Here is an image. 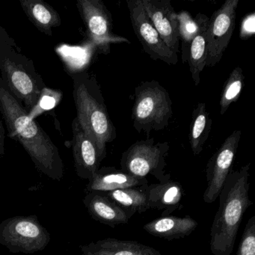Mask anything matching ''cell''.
Returning a JSON list of instances; mask_svg holds the SVG:
<instances>
[{"label":"cell","mask_w":255,"mask_h":255,"mask_svg":"<svg viewBox=\"0 0 255 255\" xmlns=\"http://www.w3.org/2000/svg\"><path fill=\"white\" fill-rule=\"evenodd\" d=\"M169 148L168 142H156L153 138L136 141L122 153L121 169L135 177L152 175L159 182L168 181L171 174L165 169Z\"/></svg>","instance_id":"obj_6"},{"label":"cell","mask_w":255,"mask_h":255,"mask_svg":"<svg viewBox=\"0 0 255 255\" xmlns=\"http://www.w3.org/2000/svg\"><path fill=\"white\" fill-rule=\"evenodd\" d=\"M245 86V76L240 67H236L225 82L219 101L220 114L223 116L233 103L241 95Z\"/></svg>","instance_id":"obj_23"},{"label":"cell","mask_w":255,"mask_h":255,"mask_svg":"<svg viewBox=\"0 0 255 255\" xmlns=\"http://www.w3.org/2000/svg\"><path fill=\"white\" fill-rule=\"evenodd\" d=\"M77 7L88 37L100 52L107 55L111 44L130 43L113 33V17L101 0H77Z\"/></svg>","instance_id":"obj_8"},{"label":"cell","mask_w":255,"mask_h":255,"mask_svg":"<svg viewBox=\"0 0 255 255\" xmlns=\"http://www.w3.org/2000/svg\"><path fill=\"white\" fill-rule=\"evenodd\" d=\"M5 129L0 119V158L5 155Z\"/></svg>","instance_id":"obj_27"},{"label":"cell","mask_w":255,"mask_h":255,"mask_svg":"<svg viewBox=\"0 0 255 255\" xmlns=\"http://www.w3.org/2000/svg\"><path fill=\"white\" fill-rule=\"evenodd\" d=\"M255 14L252 13L243 18L240 27V38L241 39H247L249 37L253 36L255 32Z\"/></svg>","instance_id":"obj_26"},{"label":"cell","mask_w":255,"mask_h":255,"mask_svg":"<svg viewBox=\"0 0 255 255\" xmlns=\"http://www.w3.org/2000/svg\"><path fill=\"white\" fill-rule=\"evenodd\" d=\"M71 76L77 110L76 118L95 141L103 161L107 156V144L116 139L117 132L109 115L101 87L95 76L88 71H79Z\"/></svg>","instance_id":"obj_3"},{"label":"cell","mask_w":255,"mask_h":255,"mask_svg":"<svg viewBox=\"0 0 255 255\" xmlns=\"http://www.w3.org/2000/svg\"><path fill=\"white\" fill-rule=\"evenodd\" d=\"M0 112L8 129V137L23 146L40 172L60 181L64 176V164L59 149L45 131L26 113L1 77Z\"/></svg>","instance_id":"obj_1"},{"label":"cell","mask_w":255,"mask_h":255,"mask_svg":"<svg viewBox=\"0 0 255 255\" xmlns=\"http://www.w3.org/2000/svg\"><path fill=\"white\" fill-rule=\"evenodd\" d=\"M198 223L190 216L177 217L161 216L145 224L143 229L150 235L164 240H174L185 238L195 231Z\"/></svg>","instance_id":"obj_17"},{"label":"cell","mask_w":255,"mask_h":255,"mask_svg":"<svg viewBox=\"0 0 255 255\" xmlns=\"http://www.w3.org/2000/svg\"><path fill=\"white\" fill-rule=\"evenodd\" d=\"M1 79L30 116L45 89L32 59L22 53L14 38L0 25Z\"/></svg>","instance_id":"obj_4"},{"label":"cell","mask_w":255,"mask_h":255,"mask_svg":"<svg viewBox=\"0 0 255 255\" xmlns=\"http://www.w3.org/2000/svg\"><path fill=\"white\" fill-rule=\"evenodd\" d=\"M238 4L239 0H227L209 18L206 66H215L222 59L234 33Z\"/></svg>","instance_id":"obj_10"},{"label":"cell","mask_w":255,"mask_h":255,"mask_svg":"<svg viewBox=\"0 0 255 255\" xmlns=\"http://www.w3.org/2000/svg\"><path fill=\"white\" fill-rule=\"evenodd\" d=\"M20 5L34 26L48 36L53 35L52 29L61 25L57 11L42 0H20Z\"/></svg>","instance_id":"obj_20"},{"label":"cell","mask_w":255,"mask_h":255,"mask_svg":"<svg viewBox=\"0 0 255 255\" xmlns=\"http://www.w3.org/2000/svg\"><path fill=\"white\" fill-rule=\"evenodd\" d=\"M73 156L77 175L90 180L100 168L101 161L95 141L80 126L77 118L72 123Z\"/></svg>","instance_id":"obj_13"},{"label":"cell","mask_w":255,"mask_h":255,"mask_svg":"<svg viewBox=\"0 0 255 255\" xmlns=\"http://www.w3.org/2000/svg\"><path fill=\"white\" fill-rule=\"evenodd\" d=\"M241 135V131H234L209 159L206 168L207 187L203 197L207 204H212L219 198L225 180L231 172Z\"/></svg>","instance_id":"obj_11"},{"label":"cell","mask_w":255,"mask_h":255,"mask_svg":"<svg viewBox=\"0 0 255 255\" xmlns=\"http://www.w3.org/2000/svg\"><path fill=\"white\" fill-rule=\"evenodd\" d=\"M172 101L168 91L156 80L143 82L135 89L132 110L133 128L147 138L152 131L168 127L172 116Z\"/></svg>","instance_id":"obj_5"},{"label":"cell","mask_w":255,"mask_h":255,"mask_svg":"<svg viewBox=\"0 0 255 255\" xmlns=\"http://www.w3.org/2000/svg\"><path fill=\"white\" fill-rule=\"evenodd\" d=\"M250 164L228 174L219 194V209L210 230L213 255H231L246 210L253 204L249 198Z\"/></svg>","instance_id":"obj_2"},{"label":"cell","mask_w":255,"mask_h":255,"mask_svg":"<svg viewBox=\"0 0 255 255\" xmlns=\"http://www.w3.org/2000/svg\"><path fill=\"white\" fill-rule=\"evenodd\" d=\"M80 248L83 255H162L154 248L138 242L114 238L92 242Z\"/></svg>","instance_id":"obj_16"},{"label":"cell","mask_w":255,"mask_h":255,"mask_svg":"<svg viewBox=\"0 0 255 255\" xmlns=\"http://www.w3.org/2000/svg\"><path fill=\"white\" fill-rule=\"evenodd\" d=\"M148 185L117 189L107 192V195L132 216L135 213H144L149 210L147 191Z\"/></svg>","instance_id":"obj_21"},{"label":"cell","mask_w":255,"mask_h":255,"mask_svg":"<svg viewBox=\"0 0 255 255\" xmlns=\"http://www.w3.org/2000/svg\"><path fill=\"white\" fill-rule=\"evenodd\" d=\"M237 255H255V216L246 224Z\"/></svg>","instance_id":"obj_24"},{"label":"cell","mask_w":255,"mask_h":255,"mask_svg":"<svg viewBox=\"0 0 255 255\" xmlns=\"http://www.w3.org/2000/svg\"><path fill=\"white\" fill-rule=\"evenodd\" d=\"M179 22V32L180 38H182L185 44H190L196 32V23L191 17L189 12L186 11H181L177 14Z\"/></svg>","instance_id":"obj_25"},{"label":"cell","mask_w":255,"mask_h":255,"mask_svg":"<svg viewBox=\"0 0 255 255\" xmlns=\"http://www.w3.org/2000/svg\"><path fill=\"white\" fill-rule=\"evenodd\" d=\"M146 14L167 47L178 55L180 32L177 13L170 0H141Z\"/></svg>","instance_id":"obj_12"},{"label":"cell","mask_w":255,"mask_h":255,"mask_svg":"<svg viewBox=\"0 0 255 255\" xmlns=\"http://www.w3.org/2000/svg\"><path fill=\"white\" fill-rule=\"evenodd\" d=\"M209 17L205 14L198 13L195 17L196 32L189 44L188 62L189 71L195 86L201 82V74L206 67L207 62V30Z\"/></svg>","instance_id":"obj_19"},{"label":"cell","mask_w":255,"mask_h":255,"mask_svg":"<svg viewBox=\"0 0 255 255\" xmlns=\"http://www.w3.org/2000/svg\"><path fill=\"white\" fill-rule=\"evenodd\" d=\"M83 204L92 219L111 228L126 225L132 217L108 197L107 192H88L83 199Z\"/></svg>","instance_id":"obj_14"},{"label":"cell","mask_w":255,"mask_h":255,"mask_svg":"<svg viewBox=\"0 0 255 255\" xmlns=\"http://www.w3.org/2000/svg\"><path fill=\"white\" fill-rule=\"evenodd\" d=\"M50 241V233L36 216H14L0 223V244L11 253H35L44 250Z\"/></svg>","instance_id":"obj_7"},{"label":"cell","mask_w":255,"mask_h":255,"mask_svg":"<svg viewBox=\"0 0 255 255\" xmlns=\"http://www.w3.org/2000/svg\"><path fill=\"white\" fill-rule=\"evenodd\" d=\"M147 191L149 209L163 210L162 216L178 210L184 195L181 184L171 180L148 185Z\"/></svg>","instance_id":"obj_18"},{"label":"cell","mask_w":255,"mask_h":255,"mask_svg":"<svg viewBox=\"0 0 255 255\" xmlns=\"http://www.w3.org/2000/svg\"><path fill=\"white\" fill-rule=\"evenodd\" d=\"M129 17L134 33L143 50L153 60H160L168 65H175L178 56L165 44L144 11L141 0H128Z\"/></svg>","instance_id":"obj_9"},{"label":"cell","mask_w":255,"mask_h":255,"mask_svg":"<svg viewBox=\"0 0 255 255\" xmlns=\"http://www.w3.org/2000/svg\"><path fill=\"white\" fill-rule=\"evenodd\" d=\"M145 184H148L147 178L135 177L115 167H103L89 180L86 192H108Z\"/></svg>","instance_id":"obj_15"},{"label":"cell","mask_w":255,"mask_h":255,"mask_svg":"<svg viewBox=\"0 0 255 255\" xmlns=\"http://www.w3.org/2000/svg\"><path fill=\"white\" fill-rule=\"evenodd\" d=\"M213 121L207 111L205 103H198L192 115V124L189 139L193 154L198 156L202 152L212 128Z\"/></svg>","instance_id":"obj_22"}]
</instances>
